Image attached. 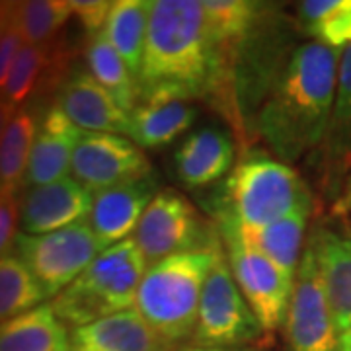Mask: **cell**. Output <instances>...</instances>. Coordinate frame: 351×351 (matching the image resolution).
Here are the masks:
<instances>
[{
  "mask_svg": "<svg viewBox=\"0 0 351 351\" xmlns=\"http://www.w3.org/2000/svg\"><path fill=\"white\" fill-rule=\"evenodd\" d=\"M138 92L141 101H207L225 117L223 57L207 24L203 2L152 0Z\"/></svg>",
  "mask_w": 351,
  "mask_h": 351,
  "instance_id": "6da1fadb",
  "label": "cell"
},
{
  "mask_svg": "<svg viewBox=\"0 0 351 351\" xmlns=\"http://www.w3.org/2000/svg\"><path fill=\"white\" fill-rule=\"evenodd\" d=\"M339 57L341 51L322 43H299L256 115L254 137L285 164L313 156L322 145L336 100Z\"/></svg>",
  "mask_w": 351,
  "mask_h": 351,
  "instance_id": "7a4b0ae2",
  "label": "cell"
},
{
  "mask_svg": "<svg viewBox=\"0 0 351 351\" xmlns=\"http://www.w3.org/2000/svg\"><path fill=\"white\" fill-rule=\"evenodd\" d=\"M207 209L211 217L225 215L246 230H258L295 213H314V193L291 164L250 147Z\"/></svg>",
  "mask_w": 351,
  "mask_h": 351,
  "instance_id": "3957f363",
  "label": "cell"
},
{
  "mask_svg": "<svg viewBox=\"0 0 351 351\" xmlns=\"http://www.w3.org/2000/svg\"><path fill=\"white\" fill-rule=\"evenodd\" d=\"M223 246L176 254L149 265L135 299V311L168 348L193 338L205 281Z\"/></svg>",
  "mask_w": 351,
  "mask_h": 351,
  "instance_id": "277c9868",
  "label": "cell"
},
{
  "mask_svg": "<svg viewBox=\"0 0 351 351\" xmlns=\"http://www.w3.org/2000/svg\"><path fill=\"white\" fill-rule=\"evenodd\" d=\"M149 269L133 239L101 252L71 287L59 293L51 308L66 326L80 328L135 306L137 291Z\"/></svg>",
  "mask_w": 351,
  "mask_h": 351,
  "instance_id": "5b68a950",
  "label": "cell"
},
{
  "mask_svg": "<svg viewBox=\"0 0 351 351\" xmlns=\"http://www.w3.org/2000/svg\"><path fill=\"white\" fill-rule=\"evenodd\" d=\"M226 250V260L252 313L263 332L271 334L287 322L295 279L285 276L265 254L244 237L240 226L225 215L213 217Z\"/></svg>",
  "mask_w": 351,
  "mask_h": 351,
  "instance_id": "8992f818",
  "label": "cell"
},
{
  "mask_svg": "<svg viewBox=\"0 0 351 351\" xmlns=\"http://www.w3.org/2000/svg\"><path fill=\"white\" fill-rule=\"evenodd\" d=\"M131 239L149 265L176 254L223 246L217 226L209 225L188 197L160 189L143 213Z\"/></svg>",
  "mask_w": 351,
  "mask_h": 351,
  "instance_id": "52a82bcc",
  "label": "cell"
},
{
  "mask_svg": "<svg viewBox=\"0 0 351 351\" xmlns=\"http://www.w3.org/2000/svg\"><path fill=\"white\" fill-rule=\"evenodd\" d=\"M101 252L104 248L88 221L47 234L22 232L14 242V254L36 277L45 299H55L71 287Z\"/></svg>",
  "mask_w": 351,
  "mask_h": 351,
  "instance_id": "ba28073f",
  "label": "cell"
},
{
  "mask_svg": "<svg viewBox=\"0 0 351 351\" xmlns=\"http://www.w3.org/2000/svg\"><path fill=\"white\" fill-rule=\"evenodd\" d=\"M263 328L234 281L225 252L217 258L205 281L193 346L246 348L262 338Z\"/></svg>",
  "mask_w": 351,
  "mask_h": 351,
  "instance_id": "9c48e42d",
  "label": "cell"
},
{
  "mask_svg": "<svg viewBox=\"0 0 351 351\" xmlns=\"http://www.w3.org/2000/svg\"><path fill=\"white\" fill-rule=\"evenodd\" d=\"M285 334L291 351H351V341L339 332L326 301L316 256L308 242L295 277Z\"/></svg>",
  "mask_w": 351,
  "mask_h": 351,
  "instance_id": "30bf717a",
  "label": "cell"
},
{
  "mask_svg": "<svg viewBox=\"0 0 351 351\" xmlns=\"http://www.w3.org/2000/svg\"><path fill=\"white\" fill-rule=\"evenodd\" d=\"M152 174L151 160L129 137L84 133L76 145L71 176L90 193L123 186Z\"/></svg>",
  "mask_w": 351,
  "mask_h": 351,
  "instance_id": "8fae6325",
  "label": "cell"
},
{
  "mask_svg": "<svg viewBox=\"0 0 351 351\" xmlns=\"http://www.w3.org/2000/svg\"><path fill=\"white\" fill-rule=\"evenodd\" d=\"M308 160L316 172L320 197L332 207L351 174V45L339 57L336 100L326 135Z\"/></svg>",
  "mask_w": 351,
  "mask_h": 351,
  "instance_id": "7c38bea8",
  "label": "cell"
},
{
  "mask_svg": "<svg viewBox=\"0 0 351 351\" xmlns=\"http://www.w3.org/2000/svg\"><path fill=\"white\" fill-rule=\"evenodd\" d=\"M324 295L339 332L351 341V221L330 215L311 228Z\"/></svg>",
  "mask_w": 351,
  "mask_h": 351,
  "instance_id": "4fadbf2b",
  "label": "cell"
},
{
  "mask_svg": "<svg viewBox=\"0 0 351 351\" xmlns=\"http://www.w3.org/2000/svg\"><path fill=\"white\" fill-rule=\"evenodd\" d=\"M92 193L73 176L47 186L29 188L20 201V228L24 234H47L88 221Z\"/></svg>",
  "mask_w": 351,
  "mask_h": 351,
  "instance_id": "5bb4252c",
  "label": "cell"
},
{
  "mask_svg": "<svg viewBox=\"0 0 351 351\" xmlns=\"http://www.w3.org/2000/svg\"><path fill=\"white\" fill-rule=\"evenodd\" d=\"M158 191L156 176L149 174L94 195L88 225L104 250L133 237L141 217Z\"/></svg>",
  "mask_w": 351,
  "mask_h": 351,
  "instance_id": "9a60e30c",
  "label": "cell"
},
{
  "mask_svg": "<svg viewBox=\"0 0 351 351\" xmlns=\"http://www.w3.org/2000/svg\"><path fill=\"white\" fill-rule=\"evenodd\" d=\"M55 106L84 133H112L129 137V115L88 71H71L57 88Z\"/></svg>",
  "mask_w": 351,
  "mask_h": 351,
  "instance_id": "2e32d148",
  "label": "cell"
},
{
  "mask_svg": "<svg viewBox=\"0 0 351 351\" xmlns=\"http://www.w3.org/2000/svg\"><path fill=\"white\" fill-rule=\"evenodd\" d=\"M237 143L221 127H201L189 133L174 152V172L186 189H203L221 182L234 168Z\"/></svg>",
  "mask_w": 351,
  "mask_h": 351,
  "instance_id": "e0dca14e",
  "label": "cell"
},
{
  "mask_svg": "<svg viewBox=\"0 0 351 351\" xmlns=\"http://www.w3.org/2000/svg\"><path fill=\"white\" fill-rule=\"evenodd\" d=\"M82 135L84 131H80L53 104L39 121L38 137L34 141L24 178L25 186L38 188L66 178V174L71 172L76 145Z\"/></svg>",
  "mask_w": 351,
  "mask_h": 351,
  "instance_id": "ac0fdd59",
  "label": "cell"
},
{
  "mask_svg": "<svg viewBox=\"0 0 351 351\" xmlns=\"http://www.w3.org/2000/svg\"><path fill=\"white\" fill-rule=\"evenodd\" d=\"M69 53L59 41L49 45H27L18 53L0 96L20 110L25 100L51 86H61L69 76Z\"/></svg>",
  "mask_w": 351,
  "mask_h": 351,
  "instance_id": "d6986e66",
  "label": "cell"
},
{
  "mask_svg": "<svg viewBox=\"0 0 351 351\" xmlns=\"http://www.w3.org/2000/svg\"><path fill=\"white\" fill-rule=\"evenodd\" d=\"M143 316L129 308L71 332V351H170Z\"/></svg>",
  "mask_w": 351,
  "mask_h": 351,
  "instance_id": "ffe728a7",
  "label": "cell"
},
{
  "mask_svg": "<svg viewBox=\"0 0 351 351\" xmlns=\"http://www.w3.org/2000/svg\"><path fill=\"white\" fill-rule=\"evenodd\" d=\"M195 117L193 101L168 98L141 101L129 115V138L141 149H162L188 131Z\"/></svg>",
  "mask_w": 351,
  "mask_h": 351,
  "instance_id": "44dd1931",
  "label": "cell"
},
{
  "mask_svg": "<svg viewBox=\"0 0 351 351\" xmlns=\"http://www.w3.org/2000/svg\"><path fill=\"white\" fill-rule=\"evenodd\" d=\"M0 351H71V332L51 304L0 324Z\"/></svg>",
  "mask_w": 351,
  "mask_h": 351,
  "instance_id": "7402d4cb",
  "label": "cell"
},
{
  "mask_svg": "<svg viewBox=\"0 0 351 351\" xmlns=\"http://www.w3.org/2000/svg\"><path fill=\"white\" fill-rule=\"evenodd\" d=\"M84 57H86L90 76L104 90H108V94L117 101V106L127 115L135 112V108L141 104L137 78L129 71V66L119 57V53L113 49V45L104 36V32L88 36Z\"/></svg>",
  "mask_w": 351,
  "mask_h": 351,
  "instance_id": "603a6c76",
  "label": "cell"
},
{
  "mask_svg": "<svg viewBox=\"0 0 351 351\" xmlns=\"http://www.w3.org/2000/svg\"><path fill=\"white\" fill-rule=\"evenodd\" d=\"M151 2L149 0H115L108 22L104 25V36L125 61L129 71L137 78L141 76L147 32H149Z\"/></svg>",
  "mask_w": 351,
  "mask_h": 351,
  "instance_id": "cb8c5ba5",
  "label": "cell"
},
{
  "mask_svg": "<svg viewBox=\"0 0 351 351\" xmlns=\"http://www.w3.org/2000/svg\"><path fill=\"white\" fill-rule=\"evenodd\" d=\"M311 215L313 213H295L258 230H246L237 221L234 223L258 250L265 254L285 276L295 279L304 252V244L308 239L306 228Z\"/></svg>",
  "mask_w": 351,
  "mask_h": 351,
  "instance_id": "d4e9b609",
  "label": "cell"
},
{
  "mask_svg": "<svg viewBox=\"0 0 351 351\" xmlns=\"http://www.w3.org/2000/svg\"><path fill=\"white\" fill-rule=\"evenodd\" d=\"M297 27L311 41L343 51L351 45V0L299 2Z\"/></svg>",
  "mask_w": 351,
  "mask_h": 351,
  "instance_id": "484cf974",
  "label": "cell"
},
{
  "mask_svg": "<svg viewBox=\"0 0 351 351\" xmlns=\"http://www.w3.org/2000/svg\"><path fill=\"white\" fill-rule=\"evenodd\" d=\"M39 121L27 108L16 110L0 137V182L2 188H20L24 182Z\"/></svg>",
  "mask_w": 351,
  "mask_h": 351,
  "instance_id": "4316f807",
  "label": "cell"
},
{
  "mask_svg": "<svg viewBox=\"0 0 351 351\" xmlns=\"http://www.w3.org/2000/svg\"><path fill=\"white\" fill-rule=\"evenodd\" d=\"M45 301V295L29 274L25 263L14 254L0 258V324L20 314L34 311Z\"/></svg>",
  "mask_w": 351,
  "mask_h": 351,
  "instance_id": "83f0119b",
  "label": "cell"
},
{
  "mask_svg": "<svg viewBox=\"0 0 351 351\" xmlns=\"http://www.w3.org/2000/svg\"><path fill=\"white\" fill-rule=\"evenodd\" d=\"M71 18V6L64 0L16 2L14 10V22L27 45H49L59 41V34Z\"/></svg>",
  "mask_w": 351,
  "mask_h": 351,
  "instance_id": "f1b7e54d",
  "label": "cell"
},
{
  "mask_svg": "<svg viewBox=\"0 0 351 351\" xmlns=\"http://www.w3.org/2000/svg\"><path fill=\"white\" fill-rule=\"evenodd\" d=\"M20 225V199L18 188H2L0 191V258L10 254L18 237Z\"/></svg>",
  "mask_w": 351,
  "mask_h": 351,
  "instance_id": "f546056e",
  "label": "cell"
},
{
  "mask_svg": "<svg viewBox=\"0 0 351 351\" xmlns=\"http://www.w3.org/2000/svg\"><path fill=\"white\" fill-rule=\"evenodd\" d=\"M69 6L88 36H94L104 29L108 16L112 12L113 2L110 0H69Z\"/></svg>",
  "mask_w": 351,
  "mask_h": 351,
  "instance_id": "4dcf8cb0",
  "label": "cell"
},
{
  "mask_svg": "<svg viewBox=\"0 0 351 351\" xmlns=\"http://www.w3.org/2000/svg\"><path fill=\"white\" fill-rule=\"evenodd\" d=\"M24 45L25 43L24 38H22V32H20L18 24L12 20V24L8 27V32H6V36L2 39V43H0V92H2V88L6 84V78L10 75V71H12L14 61H16L18 53L22 51Z\"/></svg>",
  "mask_w": 351,
  "mask_h": 351,
  "instance_id": "1f68e13d",
  "label": "cell"
},
{
  "mask_svg": "<svg viewBox=\"0 0 351 351\" xmlns=\"http://www.w3.org/2000/svg\"><path fill=\"white\" fill-rule=\"evenodd\" d=\"M330 215L339 217V219H348V221L351 219V174L348 176L336 203L330 207Z\"/></svg>",
  "mask_w": 351,
  "mask_h": 351,
  "instance_id": "d6a6232c",
  "label": "cell"
},
{
  "mask_svg": "<svg viewBox=\"0 0 351 351\" xmlns=\"http://www.w3.org/2000/svg\"><path fill=\"white\" fill-rule=\"evenodd\" d=\"M14 8H16V2H0V43L12 24Z\"/></svg>",
  "mask_w": 351,
  "mask_h": 351,
  "instance_id": "836d02e7",
  "label": "cell"
},
{
  "mask_svg": "<svg viewBox=\"0 0 351 351\" xmlns=\"http://www.w3.org/2000/svg\"><path fill=\"white\" fill-rule=\"evenodd\" d=\"M14 113H16V108H12L8 101L0 96V137H2V133H4L6 125L10 123V119H12Z\"/></svg>",
  "mask_w": 351,
  "mask_h": 351,
  "instance_id": "e575fe53",
  "label": "cell"
},
{
  "mask_svg": "<svg viewBox=\"0 0 351 351\" xmlns=\"http://www.w3.org/2000/svg\"><path fill=\"white\" fill-rule=\"evenodd\" d=\"M180 351H250L246 348H201V346H186Z\"/></svg>",
  "mask_w": 351,
  "mask_h": 351,
  "instance_id": "d590c367",
  "label": "cell"
},
{
  "mask_svg": "<svg viewBox=\"0 0 351 351\" xmlns=\"http://www.w3.org/2000/svg\"><path fill=\"white\" fill-rule=\"evenodd\" d=\"M0 191H2V182H0Z\"/></svg>",
  "mask_w": 351,
  "mask_h": 351,
  "instance_id": "8d00e7d4",
  "label": "cell"
}]
</instances>
